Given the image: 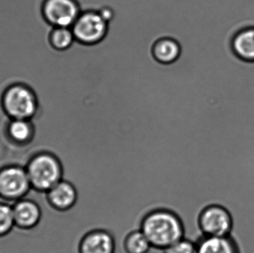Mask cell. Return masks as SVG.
I'll return each mask as SVG.
<instances>
[{
    "label": "cell",
    "instance_id": "13",
    "mask_svg": "<svg viewBox=\"0 0 254 253\" xmlns=\"http://www.w3.org/2000/svg\"><path fill=\"white\" fill-rule=\"evenodd\" d=\"M7 133L15 145L25 147L32 140L34 128L30 120H11L7 126Z\"/></svg>",
    "mask_w": 254,
    "mask_h": 253
},
{
    "label": "cell",
    "instance_id": "3",
    "mask_svg": "<svg viewBox=\"0 0 254 253\" xmlns=\"http://www.w3.org/2000/svg\"><path fill=\"white\" fill-rule=\"evenodd\" d=\"M2 105L12 120H31L38 106L34 92L20 84L13 85L6 90L3 95Z\"/></svg>",
    "mask_w": 254,
    "mask_h": 253
},
{
    "label": "cell",
    "instance_id": "14",
    "mask_svg": "<svg viewBox=\"0 0 254 253\" xmlns=\"http://www.w3.org/2000/svg\"><path fill=\"white\" fill-rule=\"evenodd\" d=\"M153 53L157 60L160 62L172 63L180 56L181 47L176 40L164 38L155 43Z\"/></svg>",
    "mask_w": 254,
    "mask_h": 253
},
{
    "label": "cell",
    "instance_id": "8",
    "mask_svg": "<svg viewBox=\"0 0 254 253\" xmlns=\"http://www.w3.org/2000/svg\"><path fill=\"white\" fill-rule=\"evenodd\" d=\"M116 243L108 230L95 229L87 232L80 239L78 253H115Z\"/></svg>",
    "mask_w": 254,
    "mask_h": 253
},
{
    "label": "cell",
    "instance_id": "7",
    "mask_svg": "<svg viewBox=\"0 0 254 253\" xmlns=\"http://www.w3.org/2000/svg\"><path fill=\"white\" fill-rule=\"evenodd\" d=\"M43 14L55 28H70L81 13L77 0H46Z\"/></svg>",
    "mask_w": 254,
    "mask_h": 253
},
{
    "label": "cell",
    "instance_id": "17",
    "mask_svg": "<svg viewBox=\"0 0 254 253\" xmlns=\"http://www.w3.org/2000/svg\"><path fill=\"white\" fill-rule=\"evenodd\" d=\"M14 226L13 206L0 202V237L8 234Z\"/></svg>",
    "mask_w": 254,
    "mask_h": 253
},
{
    "label": "cell",
    "instance_id": "4",
    "mask_svg": "<svg viewBox=\"0 0 254 253\" xmlns=\"http://www.w3.org/2000/svg\"><path fill=\"white\" fill-rule=\"evenodd\" d=\"M197 224L202 236L205 237H228L234 227L231 212L219 204L203 208L198 214Z\"/></svg>",
    "mask_w": 254,
    "mask_h": 253
},
{
    "label": "cell",
    "instance_id": "1",
    "mask_svg": "<svg viewBox=\"0 0 254 253\" xmlns=\"http://www.w3.org/2000/svg\"><path fill=\"white\" fill-rule=\"evenodd\" d=\"M140 230L152 249L164 251L185 239V227L182 218L167 208H156L146 212L140 220Z\"/></svg>",
    "mask_w": 254,
    "mask_h": 253
},
{
    "label": "cell",
    "instance_id": "5",
    "mask_svg": "<svg viewBox=\"0 0 254 253\" xmlns=\"http://www.w3.org/2000/svg\"><path fill=\"white\" fill-rule=\"evenodd\" d=\"M31 188L25 167L13 164L0 169V197L17 202L23 199Z\"/></svg>",
    "mask_w": 254,
    "mask_h": 253
},
{
    "label": "cell",
    "instance_id": "2",
    "mask_svg": "<svg viewBox=\"0 0 254 253\" xmlns=\"http://www.w3.org/2000/svg\"><path fill=\"white\" fill-rule=\"evenodd\" d=\"M31 188L46 193L63 180L62 160L50 152H40L30 157L25 166Z\"/></svg>",
    "mask_w": 254,
    "mask_h": 253
},
{
    "label": "cell",
    "instance_id": "18",
    "mask_svg": "<svg viewBox=\"0 0 254 253\" xmlns=\"http://www.w3.org/2000/svg\"><path fill=\"white\" fill-rule=\"evenodd\" d=\"M163 253H198L197 243L185 238L163 251Z\"/></svg>",
    "mask_w": 254,
    "mask_h": 253
},
{
    "label": "cell",
    "instance_id": "6",
    "mask_svg": "<svg viewBox=\"0 0 254 253\" xmlns=\"http://www.w3.org/2000/svg\"><path fill=\"white\" fill-rule=\"evenodd\" d=\"M71 31L74 38L84 44L99 43L104 38L107 31V22L97 11H86L80 13Z\"/></svg>",
    "mask_w": 254,
    "mask_h": 253
},
{
    "label": "cell",
    "instance_id": "19",
    "mask_svg": "<svg viewBox=\"0 0 254 253\" xmlns=\"http://www.w3.org/2000/svg\"><path fill=\"white\" fill-rule=\"evenodd\" d=\"M101 17L107 22H110L114 17V10L110 7H104L98 11Z\"/></svg>",
    "mask_w": 254,
    "mask_h": 253
},
{
    "label": "cell",
    "instance_id": "16",
    "mask_svg": "<svg viewBox=\"0 0 254 253\" xmlns=\"http://www.w3.org/2000/svg\"><path fill=\"white\" fill-rule=\"evenodd\" d=\"M74 34L70 28H55L51 34V43L58 50H65L74 41Z\"/></svg>",
    "mask_w": 254,
    "mask_h": 253
},
{
    "label": "cell",
    "instance_id": "9",
    "mask_svg": "<svg viewBox=\"0 0 254 253\" xmlns=\"http://www.w3.org/2000/svg\"><path fill=\"white\" fill-rule=\"evenodd\" d=\"M46 193L49 205L59 212H67L72 209L78 199V193L74 184L64 179Z\"/></svg>",
    "mask_w": 254,
    "mask_h": 253
},
{
    "label": "cell",
    "instance_id": "11",
    "mask_svg": "<svg viewBox=\"0 0 254 253\" xmlns=\"http://www.w3.org/2000/svg\"><path fill=\"white\" fill-rule=\"evenodd\" d=\"M234 53L246 62H254V27L239 31L233 39Z\"/></svg>",
    "mask_w": 254,
    "mask_h": 253
},
{
    "label": "cell",
    "instance_id": "10",
    "mask_svg": "<svg viewBox=\"0 0 254 253\" xmlns=\"http://www.w3.org/2000/svg\"><path fill=\"white\" fill-rule=\"evenodd\" d=\"M15 226L22 230L34 228L41 219L42 212L37 203L29 199H22L13 206Z\"/></svg>",
    "mask_w": 254,
    "mask_h": 253
},
{
    "label": "cell",
    "instance_id": "15",
    "mask_svg": "<svg viewBox=\"0 0 254 253\" xmlns=\"http://www.w3.org/2000/svg\"><path fill=\"white\" fill-rule=\"evenodd\" d=\"M123 248L126 253H149L152 249L147 238L140 229L132 230L125 236Z\"/></svg>",
    "mask_w": 254,
    "mask_h": 253
},
{
    "label": "cell",
    "instance_id": "12",
    "mask_svg": "<svg viewBox=\"0 0 254 253\" xmlns=\"http://www.w3.org/2000/svg\"><path fill=\"white\" fill-rule=\"evenodd\" d=\"M196 243L198 253H239L237 245L230 236H202Z\"/></svg>",
    "mask_w": 254,
    "mask_h": 253
}]
</instances>
